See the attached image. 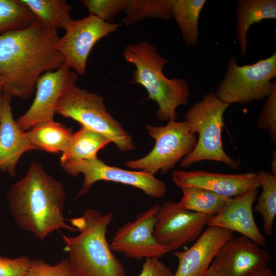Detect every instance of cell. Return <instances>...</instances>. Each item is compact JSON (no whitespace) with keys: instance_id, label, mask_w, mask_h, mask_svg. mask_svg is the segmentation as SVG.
I'll return each instance as SVG.
<instances>
[{"instance_id":"1","label":"cell","mask_w":276,"mask_h":276,"mask_svg":"<svg viewBox=\"0 0 276 276\" xmlns=\"http://www.w3.org/2000/svg\"><path fill=\"white\" fill-rule=\"evenodd\" d=\"M58 29L36 18L29 27L0 35V72L5 82L3 93L29 99L38 78L64 62L55 49Z\"/></svg>"},{"instance_id":"2","label":"cell","mask_w":276,"mask_h":276,"mask_svg":"<svg viewBox=\"0 0 276 276\" xmlns=\"http://www.w3.org/2000/svg\"><path fill=\"white\" fill-rule=\"evenodd\" d=\"M65 197L61 183L35 161L31 162L26 175L11 185L7 192L9 208L15 221L41 241L60 229L78 231L65 221Z\"/></svg>"},{"instance_id":"3","label":"cell","mask_w":276,"mask_h":276,"mask_svg":"<svg viewBox=\"0 0 276 276\" xmlns=\"http://www.w3.org/2000/svg\"><path fill=\"white\" fill-rule=\"evenodd\" d=\"M113 218L112 212L102 214L87 209L81 216L69 220L79 233L74 237L62 235L63 250L79 276H126L106 239L107 227Z\"/></svg>"},{"instance_id":"4","label":"cell","mask_w":276,"mask_h":276,"mask_svg":"<svg viewBox=\"0 0 276 276\" xmlns=\"http://www.w3.org/2000/svg\"><path fill=\"white\" fill-rule=\"evenodd\" d=\"M122 54L126 62L136 67L132 82L143 86L148 98L157 103L158 118L164 121L176 120L177 107L189 102L190 87L188 81L180 78L169 79L165 75L164 68L170 60L148 41L129 43Z\"/></svg>"},{"instance_id":"5","label":"cell","mask_w":276,"mask_h":276,"mask_svg":"<svg viewBox=\"0 0 276 276\" xmlns=\"http://www.w3.org/2000/svg\"><path fill=\"white\" fill-rule=\"evenodd\" d=\"M228 106L214 93L210 92L186 112L185 118L189 130L192 134L198 133V137L193 150L181 160L180 167L187 168L203 160H214L232 169L238 168L239 163L225 152L222 144L223 115Z\"/></svg>"},{"instance_id":"6","label":"cell","mask_w":276,"mask_h":276,"mask_svg":"<svg viewBox=\"0 0 276 276\" xmlns=\"http://www.w3.org/2000/svg\"><path fill=\"white\" fill-rule=\"evenodd\" d=\"M55 113L103 134L121 151L134 149L131 136L107 111L98 94L74 85L59 99Z\"/></svg>"},{"instance_id":"7","label":"cell","mask_w":276,"mask_h":276,"mask_svg":"<svg viewBox=\"0 0 276 276\" xmlns=\"http://www.w3.org/2000/svg\"><path fill=\"white\" fill-rule=\"evenodd\" d=\"M275 77L276 52L256 63L242 66L232 57L228 61L224 77L214 93L229 106L263 100L270 94L275 82L271 80Z\"/></svg>"},{"instance_id":"8","label":"cell","mask_w":276,"mask_h":276,"mask_svg":"<svg viewBox=\"0 0 276 276\" xmlns=\"http://www.w3.org/2000/svg\"><path fill=\"white\" fill-rule=\"evenodd\" d=\"M146 128L155 140L154 147L145 156L126 162L125 165L131 169L151 175L160 170L164 175L189 154L196 144V136L191 133L186 121L169 120L165 126L147 125Z\"/></svg>"},{"instance_id":"9","label":"cell","mask_w":276,"mask_h":276,"mask_svg":"<svg viewBox=\"0 0 276 276\" xmlns=\"http://www.w3.org/2000/svg\"><path fill=\"white\" fill-rule=\"evenodd\" d=\"M63 170L77 176H84L82 186L77 198L87 194L92 186L99 180L113 181L140 189L145 194L154 198L163 197L166 193L165 183L141 171H130L110 166L98 157L91 159H69L60 161Z\"/></svg>"},{"instance_id":"10","label":"cell","mask_w":276,"mask_h":276,"mask_svg":"<svg viewBox=\"0 0 276 276\" xmlns=\"http://www.w3.org/2000/svg\"><path fill=\"white\" fill-rule=\"evenodd\" d=\"M120 24L107 22L89 14L81 19H73L55 45L63 56L64 63L78 75L85 72L87 60L95 43L116 31Z\"/></svg>"},{"instance_id":"11","label":"cell","mask_w":276,"mask_h":276,"mask_svg":"<svg viewBox=\"0 0 276 276\" xmlns=\"http://www.w3.org/2000/svg\"><path fill=\"white\" fill-rule=\"evenodd\" d=\"M159 208L156 204L119 227L109 244L112 251L137 260L159 259L171 251L170 247L159 243L153 236Z\"/></svg>"},{"instance_id":"12","label":"cell","mask_w":276,"mask_h":276,"mask_svg":"<svg viewBox=\"0 0 276 276\" xmlns=\"http://www.w3.org/2000/svg\"><path fill=\"white\" fill-rule=\"evenodd\" d=\"M78 74L64 62L55 71L47 72L38 78L35 99L28 110L16 121L23 130L54 121L55 108L59 99L75 85Z\"/></svg>"},{"instance_id":"13","label":"cell","mask_w":276,"mask_h":276,"mask_svg":"<svg viewBox=\"0 0 276 276\" xmlns=\"http://www.w3.org/2000/svg\"><path fill=\"white\" fill-rule=\"evenodd\" d=\"M213 216L185 210L175 202L166 201L160 205L153 236L159 243L176 250L196 240Z\"/></svg>"},{"instance_id":"14","label":"cell","mask_w":276,"mask_h":276,"mask_svg":"<svg viewBox=\"0 0 276 276\" xmlns=\"http://www.w3.org/2000/svg\"><path fill=\"white\" fill-rule=\"evenodd\" d=\"M270 259L269 251L241 235L224 243L211 265L223 276H247L266 267Z\"/></svg>"},{"instance_id":"15","label":"cell","mask_w":276,"mask_h":276,"mask_svg":"<svg viewBox=\"0 0 276 276\" xmlns=\"http://www.w3.org/2000/svg\"><path fill=\"white\" fill-rule=\"evenodd\" d=\"M172 180L180 188L196 187L228 198L261 186L256 173L253 172L226 174L205 170H176L172 173Z\"/></svg>"},{"instance_id":"16","label":"cell","mask_w":276,"mask_h":276,"mask_svg":"<svg viewBox=\"0 0 276 276\" xmlns=\"http://www.w3.org/2000/svg\"><path fill=\"white\" fill-rule=\"evenodd\" d=\"M232 238L230 230L208 226L188 249L173 252L178 260L173 276H202L220 247Z\"/></svg>"},{"instance_id":"17","label":"cell","mask_w":276,"mask_h":276,"mask_svg":"<svg viewBox=\"0 0 276 276\" xmlns=\"http://www.w3.org/2000/svg\"><path fill=\"white\" fill-rule=\"evenodd\" d=\"M11 98L9 94L3 93L0 104V171L14 177L16 165L21 155L38 149L13 119Z\"/></svg>"},{"instance_id":"18","label":"cell","mask_w":276,"mask_h":276,"mask_svg":"<svg viewBox=\"0 0 276 276\" xmlns=\"http://www.w3.org/2000/svg\"><path fill=\"white\" fill-rule=\"evenodd\" d=\"M258 189H253L229 198L221 211L209 221L208 225L237 232L247 237L259 246L266 242L259 230L253 214V204Z\"/></svg>"},{"instance_id":"19","label":"cell","mask_w":276,"mask_h":276,"mask_svg":"<svg viewBox=\"0 0 276 276\" xmlns=\"http://www.w3.org/2000/svg\"><path fill=\"white\" fill-rule=\"evenodd\" d=\"M236 29L241 53L246 54L249 28L255 23L276 18L275 0H239L237 3Z\"/></svg>"},{"instance_id":"20","label":"cell","mask_w":276,"mask_h":276,"mask_svg":"<svg viewBox=\"0 0 276 276\" xmlns=\"http://www.w3.org/2000/svg\"><path fill=\"white\" fill-rule=\"evenodd\" d=\"M26 133L38 150L54 153L64 152L73 135L71 128L54 121L37 125Z\"/></svg>"},{"instance_id":"21","label":"cell","mask_w":276,"mask_h":276,"mask_svg":"<svg viewBox=\"0 0 276 276\" xmlns=\"http://www.w3.org/2000/svg\"><path fill=\"white\" fill-rule=\"evenodd\" d=\"M206 2L205 0H172V18L187 45H195L197 43L199 19Z\"/></svg>"},{"instance_id":"22","label":"cell","mask_w":276,"mask_h":276,"mask_svg":"<svg viewBox=\"0 0 276 276\" xmlns=\"http://www.w3.org/2000/svg\"><path fill=\"white\" fill-rule=\"evenodd\" d=\"M110 142L103 134L81 126L78 131L73 133L67 148L62 153L60 161L96 158L98 152Z\"/></svg>"},{"instance_id":"23","label":"cell","mask_w":276,"mask_h":276,"mask_svg":"<svg viewBox=\"0 0 276 276\" xmlns=\"http://www.w3.org/2000/svg\"><path fill=\"white\" fill-rule=\"evenodd\" d=\"M36 19L56 29L66 30L73 19L72 6L64 0H21Z\"/></svg>"},{"instance_id":"24","label":"cell","mask_w":276,"mask_h":276,"mask_svg":"<svg viewBox=\"0 0 276 276\" xmlns=\"http://www.w3.org/2000/svg\"><path fill=\"white\" fill-rule=\"evenodd\" d=\"M182 197L177 205L180 208L197 213L215 216L231 198L210 191L196 187L180 188Z\"/></svg>"},{"instance_id":"25","label":"cell","mask_w":276,"mask_h":276,"mask_svg":"<svg viewBox=\"0 0 276 276\" xmlns=\"http://www.w3.org/2000/svg\"><path fill=\"white\" fill-rule=\"evenodd\" d=\"M256 174L262 189L253 211L261 215L264 233L266 236L271 237L276 216V176L265 170H259Z\"/></svg>"},{"instance_id":"26","label":"cell","mask_w":276,"mask_h":276,"mask_svg":"<svg viewBox=\"0 0 276 276\" xmlns=\"http://www.w3.org/2000/svg\"><path fill=\"white\" fill-rule=\"evenodd\" d=\"M172 0H128L121 21L129 26L149 18H172Z\"/></svg>"},{"instance_id":"27","label":"cell","mask_w":276,"mask_h":276,"mask_svg":"<svg viewBox=\"0 0 276 276\" xmlns=\"http://www.w3.org/2000/svg\"><path fill=\"white\" fill-rule=\"evenodd\" d=\"M35 19L21 0H0V35L26 28Z\"/></svg>"},{"instance_id":"28","label":"cell","mask_w":276,"mask_h":276,"mask_svg":"<svg viewBox=\"0 0 276 276\" xmlns=\"http://www.w3.org/2000/svg\"><path fill=\"white\" fill-rule=\"evenodd\" d=\"M128 0H82L81 3L88 10L89 14L111 23L115 17L124 11Z\"/></svg>"},{"instance_id":"29","label":"cell","mask_w":276,"mask_h":276,"mask_svg":"<svg viewBox=\"0 0 276 276\" xmlns=\"http://www.w3.org/2000/svg\"><path fill=\"white\" fill-rule=\"evenodd\" d=\"M24 276H79L68 259L61 260L51 265L42 259L31 260L29 268Z\"/></svg>"},{"instance_id":"30","label":"cell","mask_w":276,"mask_h":276,"mask_svg":"<svg viewBox=\"0 0 276 276\" xmlns=\"http://www.w3.org/2000/svg\"><path fill=\"white\" fill-rule=\"evenodd\" d=\"M259 128L267 130L271 142L276 144V82L266 98L257 120Z\"/></svg>"},{"instance_id":"31","label":"cell","mask_w":276,"mask_h":276,"mask_svg":"<svg viewBox=\"0 0 276 276\" xmlns=\"http://www.w3.org/2000/svg\"><path fill=\"white\" fill-rule=\"evenodd\" d=\"M31 262L27 256L11 259L0 256V276H24Z\"/></svg>"},{"instance_id":"32","label":"cell","mask_w":276,"mask_h":276,"mask_svg":"<svg viewBox=\"0 0 276 276\" xmlns=\"http://www.w3.org/2000/svg\"><path fill=\"white\" fill-rule=\"evenodd\" d=\"M172 270L158 258L146 259L138 276H173Z\"/></svg>"},{"instance_id":"33","label":"cell","mask_w":276,"mask_h":276,"mask_svg":"<svg viewBox=\"0 0 276 276\" xmlns=\"http://www.w3.org/2000/svg\"><path fill=\"white\" fill-rule=\"evenodd\" d=\"M247 276H275L273 271L266 267L257 270Z\"/></svg>"},{"instance_id":"34","label":"cell","mask_w":276,"mask_h":276,"mask_svg":"<svg viewBox=\"0 0 276 276\" xmlns=\"http://www.w3.org/2000/svg\"><path fill=\"white\" fill-rule=\"evenodd\" d=\"M202 276H223L212 265L205 271Z\"/></svg>"},{"instance_id":"35","label":"cell","mask_w":276,"mask_h":276,"mask_svg":"<svg viewBox=\"0 0 276 276\" xmlns=\"http://www.w3.org/2000/svg\"><path fill=\"white\" fill-rule=\"evenodd\" d=\"M271 174L276 176V151L273 150L272 154V160L271 163Z\"/></svg>"},{"instance_id":"36","label":"cell","mask_w":276,"mask_h":276,"mask_svg":"<svg viewBox=\"0 0 276 276\" xmlns=\"http://www.w3.org/2000/svg\"><path fill=\"white\" fill-rule=\"evenodd\" d=\"M5 82V79L3 75L0 72V89L2 88L4 83Z\"/></svg>"},{"instance_id":"37","label":"cell","mask_w":276,"mask_h":276,"mask_svg":"<svg viewBox=\"0 0 276 276\" xmlns=\"http://www.w3.org/2000/svg\"><path fill=\"white\" fill-rule=\"evenodd\" d=\"M2 95H3L2 91V89H0V104L1 102L2 98Z\"/></svg>"},{"instance_id":"38","label":"cell","mask_w":276,"mask_h":276,"mask_svg":"<svg viewBox=\"0 0 276 276\" xmlns=\"http://www.w3.org/2000/svg\"><path fill=\"white\" fill-rule=\"evenodd\" d=\"M1 171H0V180H1Z\"/></svg>"}]
</instances>
